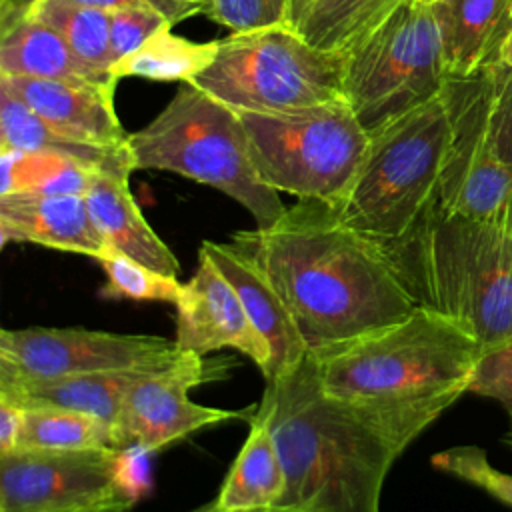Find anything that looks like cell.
Listing matches in <instances>:
<instances>
[{
	"instance_id": "52a82bcc",
	"label": "cell",
	"mask_w": 512,
	"mask_h": 512,
	"mask_svg": "<svg viewBox=\"0 0 512 512\" xmlns=\"http://www.w3.org/2000/svg\"><path fill=\"white\" fill-rule=\"evenodd\" d=\"M344 60L310 46L292 26L232 32L188 84L236 112H288L344 100Z\"/></svg>"
},
{
	"instance_id": "f35d334b",
	"label": "cell",
	"mask_w": 512,
	"mask_h": 512,
	"mask_svg": "<svg viewBox=\"0 0 512 512\" xmlns=\"http://www.w3.org/2000/svg\"><path fill=\"white\" fill-rule=\"evenodd\" d=\"M502 444H504V446H508V448L512 450V426H510V428H508V432L502 436Z\"/></svg>"
},
{
	"instance_id": "8fae6325",
	"label": "cell",
	"mask_w": 512,
	"mask_h": 512,
	"mask_svg": "<svg viewBox=\"0 0 512 512\" xmlns=\"http://www.w3.org/2000/svg\"><path fill=\"white\" fill-rule=\"evenodd\" d=\"M186 356L174 340L88 328H2L0 382L54 380L98 372H160Z\"/></svg>"
},
{
	"instance_id": "1f68e13d",
	"label": "cell",
	"mask_w": 512,
	"mask_h": 512,
	"mask_svg": "<svg viewBox=\"0 0 512 512\" xmlns=\"http://www.w3.org/2000/svg\"><path fill=\"white\" fill-rule=\"evenodd\" d=\"M294 0H206L202 12L232 32H256L292 24Z\"/></svg>"
},
{
	"instance_id": "6da1fadb",
	"label": "cell",
	"mask_w": 512,
	"mask_h": 512,
	"mask_svg": "<svg viewBox=\"0 0 512 512\" xmlns=\"http://www.w3.org/2000/svg\"><path fill=\"white\" fill-rule=\"evenodd\" d=\"M256 406L268 418L286 478L270 512H380L390 468L438 418L420 408L330 396L310 352L268 380Z\"/></svg>"
},
{
	"instance_id": "60d3db41",
	"label": "cell",
	"mask_w": 512,
	"mask_h": 512,
	"mask_svg": "<svg viewBox=\"0 0 512 512\" xmlns=\"http://www.w3.org/2000/svg\"><path fill=\"white\" fill-rule=\"evenodd\" d=\"M56 512H86V510H56Z\"/></svg>"
},
{
	"instance_id": "d6a6232c",
	"label": "cell",
	"mask_w": 512,
	"mask_h": 512,
	"mask_svg": "<svg viewBox=\"0 0 512 512\" xmlns=\"http://www.w3.org/2000/svg\"><path fill=\"white\" fill-rule=\"evenodd\" d=\"M172 26L174 22L164 12L148 6L120 8L110 12V46L114 64L138 50L160 30Z\"/></svg>"
},
{
	"instance_id": "277c9868",
	"label": "cell",
	"mask_w": 512,
	"mask_h": 512,
	"mask_svg": "<svg viewBox=\"0 0 512 512\" xmlns=\"http://www.w3.org/2000/svg\"><path fill=\"white\" fill-rule=\"evenodd\" d=\"M482 352L456 322L416 306L392 324L310 354L320 386L334 398L440 416L468 392Z\"/></svg>"
},
{
	"instance_id": "83f0119b",
	"label": "cell",
	"mask_w": 512,
	"mask_h": 512,
	"mask_svg": "<svg viewBox=\"0 0 512 512\" xmlns=\"http://www.w3.org/2000/svg\"><path fill=\"white\" fill-rule=\"evenodd\" d=\"M0 194H80L84 196L94 170L62 156L44 152L0 150Z\"/></svg>"
},
{
	"instance_id": "7402d4cb",
	"label": "cell",
	"mask_w": 512,
	"mask_h": 512,
	"mask_svg": "<svg viewBox=\"0 0 512 512\" xmlns=\"http://www.w3.org/2000/svg\"><path fill=\"white\" fill-rule=\"evenodd\" d=\"M0 150L44 152L76 160L94 172L130 176L134 172L130 148L98 146L60 134L32 108L0 88Z\"/></svg>"
},
{
	"instance_id": "ba28073f",
	"label": "cell",
	"mask_w": 512,
	"mask_h": 512,
	"mask_svg": "<svg viewBox=\"0 0 512 512\" xmlns=\"http://www.w3.org/2000/svg\"><path fill=\"white\" fill-rule=\"evenodd\" d=\"M238 116L260 178L298 200L338 204L370 140L344 100L288 112H238Z\"/></svg>"
},
{
	"instance_id": "4dcf8cb0",
	"label": "cell",
	"mask_w": 512,
	"mask_h": 512,
	"mask_svg": "<svg viewBox=\"0 0 512 512\" xmlns=\"http://www.w3.org/2000/svg\"><path fill=\"white\" fill-rule=\"evenodd\" d=\"M432 466L466 484H472L512 508V474L494 468L480 446H452L432 456Z\"/></svg>"
},
{
	"instance_id": "4fadbf2b",
	"label": "cell",
	"mask_w": 512,
	"mask_h": 512,
	"mask_svg": "<svg viewBox=\"0 0 512 512\" xmlns=\"http://www.w3.org/2000/svg\"><path fill=\"white\" fill-rule=\"evenodd\" d=\"M224 370L204 356L186 352V356L160 372L142 374L128 390L118 420L114 424L116 448H138L154 452L188 434L222 424L228 420H250L254 408L224 410L196 404L188 392L204 382L222 378Z\"/></svg>"
},
{
	"instance_id": "ac0fdd59",
	"label": "cell",
	"mask_w": 512,
	"mask_h": 512,
	"mask_svg": "<svg viewBox=\"0 0 512 512\" xmlns=\"http://www.w3.org/2000/svg\"><path fill=\"white\" fill-rule=\"evenodd\" d=\"M430 10L448 78L470 76L498 60L512 28V0H434Z\"/></svg>"
},
{
	"instance_id": "5b68a950",
	"label": "cell",
	"mask_w": 512,
	"mask_h": 512,
	"mask_svg": "<svg viewBox=\"0 0 512 512\" xmlns=\"http://www.w3.org/2000/svg\"><path fill=\"white\" fill-rule=\"evenodd\" d=\"M128 148L134 170L174 172L212 186L244 206L256 228L274 224L286 210L252 162L238 112L192 84H180L174 98L128 136Z\"/></svg>"
},
{
	"instance_id": "7a4b0ae2",
	"label": "cell",
	"mask_w": 512,
	"mask_h": 512,
	"mask_svg": "<svg viewBox=\"0 0 512 512\" xmlns=\"http://www.w3.org/2000/svg\"><path fill=\"white\" fill-rule=\"evenodd\" d=\"M262 266L308 352L408 316L412 300L382 242L350 228L322 200H298L266 228L232 236Z\"/></svg>"
},
{
	"instance_id": "8d00e7d4",
	"label": "cell",
	"mask_w": 512,
	"mask_h": 512,
	"mask_svg": "<svg viewBox=\"0 0 512 512\" xmlns=\"http://www.w3.org/2000/svg\"><path fill=\"white\" fill-rule=\"evenodd\" d=\"M38 0H0V28L24 16Z\"/></svg>"
},
{
	"instance_id": "d6986e66",
	"label": "cell",
	"mask_w": 512,
	"mask_h": 512,
	"mask_svg": "<svg viewBox=\"0 0 512 512\" xmlns=\"http://www.w3.org/2000/svg\"><path fill=\"white\" fill-rule=\"evenodd\" d=\"M128 180L130 176L110 172L94 174L84 194L94 224L110 248L156 272L178 276L180 262L176 254L144 218L130 192Z\"/></svg>"
},
{
	"instance_id": "e0dca14e",
	"label": "cell",
	"mask_w": 512,
	"mask_h": 512,
	"mask_svg": "<svg viewBox=\"0 0 512 512\" xmlns=\"http://www.w3.org/2000/svg\"><path fill=\"white\" fill-rule=\"evenodd\" d=\"M0 236L94 260L110 248L80 194H0Z\"/></svg>"
},
{
	"instance_id": "836d02e7",
	"label": "cell",
	"mask_w": 512,
	"mask_h": 512,
	"mask_svg": "<svg viewBox=\"0 0 512 512\" xmlns=\"http://www.w3.org/2000/svg\"><path fill=\"white\" fill-rule=\"evenodd\" d=\"M468 392L500 402L512 420V338L482 352Z\"/></svg>"
},
{
	"instance_id": "7c38bea8",
	"label": "cell",
	"mask_w": 512,
	"mask_h": 512,
	"mask_svg": "<svg viewBox=\"0 0 512 512\" xmlns=\"http://www.w3.org/2000/svg\"><path fill=\"white\" fill-rule=\"evenodd\" d=\"M444 100L450 114V142L436 204L456 216L512 232V166L492 150L474 74L448 78Z\"/></svg>"
},
{
	"instance_id": "7bdbcfd3",
	"label": "cell",
	"mask_w": 512,
	"mask_h": 512,
	"mask_svg": "<svg viewBox=\"0 0 512 512\" xmlns=\"http://www.w3.org/2000/svg\"><path fill=\"white\" fill-rule=\"evenodd\" d=\"M420 2H424V4H432L434 0H420Z\"/></svg>"
},
{
	"instance_id": "e575fe53",
	"label": "cell",
	"mask_w": 512,
	"mask_h": 512,
	"mask_svg": "<svg viewBox=\"0 0 512 512\" xmlns=\"http://www.w3.org/2000/svg\"><path fill=\"white\" fill-rule=\"evenodd\" d=\"M74 2L94 6V8H102L106 12H114V10H120V8L148 6V8L164 12L174 24L192 16V14H196V12H202L200 6L188 4L184 0H74Z\"/></svg>"
},
{
	"instance_id": "f546056e",
	"label": "cell",
	"mask_w": 512,
	"mask_h": 512,
	"mask_svg": "<svg viewBox=\"0 0 512 512\" xmlns=\"http://www.w3.org/2000/svg\"><path fill=\"white\" fill-rule=\"evenodd\" d=\"M482 124L494 154L512 166V66L490 62L474 72Z\"/></svg>"
},
{
	"instance_id": "74e56055",
	"label": "cell",
	"mask_w": 512,
	"mask_h": 512,
	"mask_svg": "<svg viewBox=\"0 0 512 512\" xmlns=\"http://www.w3.org/2000/svg\"><path fill=\"white\" fill-rule=\"evenodd\" d=\"M498 62L506 64V66H512V28L504 40V44L500 46V52H498Z\"/></svg>"
},
{
	"instance_id": "603a6c76",
	"label": "cell",
	"mask_w": 512,
	"mask_h": 512,
	"mask_svg": "<svg viewBox=\"0 0 512 512\" xmlns=\"http://www.w3.org/2000/svg\"><path fill=\"white\" fill-rule=\"evenodd\" d=\"M148 372H98L54 380L0 382V398L20 408H64L98 416L112 426L118 420L130 386Z\"/></svg>"
},
{
	"instance_id": "d4e9b609",
	"label": "cell",
	"mask_w": 512,
	"mask_h": 512,
	"mask_svg": "<svg viewBox=\"0 0 512 512\" xmlns=\"http://www.w3.org/2000/svg\"><path fill=\"white\" fill-rule=\"evenodd\" d=\"M170 30H160L138 50L116 62L112 68L114 80L136 76L154 82L188 84L212 64L218 52V40L192 42Z\"/></svg>"
},
{
	"instance_id": "484cf974",
	"label": "cell",
	"mask_w": 512,
	"mask_h": 512,
	"mask_svg": "<svg viewBox=\"0 0 512 512\" xmlns=\"http://www.w3.org/2000/svg\"><path fill=\"white\" fill-rule=\"evenodd\" d=\"M28 12L56 28L72 52L96 76L116 84L112 76L110 12L74 0H38Z\"/></svg>"
},
{
	"instance_id": "5bb4252c",
	"label": "cell",
	"mask_w": 512,
	"mask_h": 512,
	"mask_svg": "<svg viewBox=\"0 0 512 512\" xmlns=\"http://www.w3.org/2000/svg\"><path fill=\"white\" fill-rule=\"evenodd\" d=\"M176 308V338L180 350L206 356L208 352L234 348L250 358L266 376L270 350L252 326L246 310L216 264L198 250V266L184 282Z\"/></svg>"
},
{
	"instance_id": "ffe728a7",
	"label": "cell",
	"mask_w": 512,
	"mask_h": 512,
	"mask_svg": "<svg viewBox=\"0 0 512 512\" xmlns=\"http://www.w3.org/2000/svg\"><path fill=\"white\" fill-rule=\"evenodd\" d=\"M0 76L64 80L116 88L96 76L56 28L26 12L0 28Z\"/></svg>"
},
{
	"instance_id": "b9f144b4",
	"label": "cell",
	"mask_w": 512,
	"mask_h": 512,
	"mask_svg": "<svg viewBox=\"0 0 512 512\" xmlns=\"http://www.w3.org/2000/svg\"><path fill=\"white\" fill-rule=\"evenodd\" d=\"M300 2H304V0H294V6H298ZM292 12H294V10H292Z\"/></svg>"
},
{
	"instance_id": "2e32d148",
	"label": "cell",
	"mask_w": 512,
	"mask_h": 512,
	"mask_svg": "<svg viewBox=\"0 0 512 512\" xmlns=\"http://www.w3.org/2000/svg\"><path fill=\"white\" fill-rule=\"evenodd\" d=\"M0 88L64 136L98 146H128L130 134L118 120L114 88L24 76H0Z\"/></svg>"
},
{
	"instance_id": "3957f363",
	"label": "cell",
	"mask_w": 512,
	"mask_h": 512,
	"mask_svg": "<svg viewBox=\"0 0 512 512\" xmlns=\"http://www.w3.org/2000/svg\"><path fill=\"white\" fill-rule=\"evenodd\" d=\"M382 246L418 306L456 322L484 352L512 338V232L434 202Z\"/></svg>"
},
{
	"instance_id": "4316f807",
	"label": "cell",
	"mask_w": 512,
	"mask_h": 512,
	"mask_svg": "<svg viewBox=\"0 0 512 512\" xmlns=\"http://www.w3.org/2000/svg\"><path fill=\"white\" fill-rule=\"evenodd\" d=\"M22 414L18 450L116 448L114 426L98 416L50 406L22 408Z\"/></svg>"
},
{
	"instance_id": "30bf717a",
	"label": "cell",
	"mask_w": 512,
	"mask_h": 512,
	"mask_svg": "<svg viewBox=\"0 0 512 512\" xmlns=\"http://www.w3.org/2000/svg\"><path fill=\"white\" fill-rule=\"evenodd\" d=\"M128 450L0 454V512H126L140 494L128 468Z\"/></svg>"
},
{
	"instance_id": "9a60e30c",
	"label": "cell",
	"mask_w": 512,
	"mask_h": 512,
	"mask_svg": "<svg viewBox=\"0 0 512 512\" xmlns=\"http://www.w3.org/2000/svg\"><path fill=\"white\" fill-rule=\"evenodd\" d=\"M200 250L228 278L252 326L268 344L270 368L264 376V382L274 380L280 374L298 366L306 358L308 346L282 296L278 294L262 266L252 258V254L234 240H204L200 244Z\"/></svg>"
},
{
	"instance_id": "9c48e42d",
	"label": "cell",
	"mask_w": 512,
	"mask_h": 512,
	"mask_svg": "<svg viewBox=\"0 0 512 512\" xmlns=\"http://www.w3.org/2000/svg\"><path fill=\"white\" fill-rule=\"evenodd\" d=\"M446 80L430 4L402 0L346 54L342 98L372 134L440 96Z\"/></svg>"
},
{
	"instance_id": "44dd1931",
	"label": "cell",
	"mask_w": 512,
	"mask_h": 512,
	"mask_svg": "<svg viewBox=\"0 0 512 512\" xmlns=\"http://www.w3.org/2000/svg\"><path fill=\"white\" fill-rule=\"evenodd\" d=\"M284 484V466L268 418L256 406L248 420V436L212 502V512H270Z\"/></svg>"
},
{
	"instance_id": "f1b7e54d",
	"label": "cell",
	"mask_w": 512,
	"mask_h": 512,
	"mask_svg": "<svg viewBox=\"0 0 512 512\" xmlns=\"http://www.w3.org/2000/svg\"><path fill=\"white\" fill-rule=\"evenodd\" d=\"M96 260L106 276V282L100 288V294L106 298L176 304L182 294L184 282H178V276L156 272L114 248H108Z\"/></svg>"
},
{
	"instance_id": "ab89813d",
	"label": "cell",
	"mask_w": 512,
	"mask_h": 512,
	"mask_svg": "<svg viewBox=\"0 0 512 512\" xmlns=\"http://www.w3.org/2000/svg\"><path fill=\"white\" fill-rule=\"evenodd\" d=\"M184 2H188V4H194V6H204L206 4V0H184Z\"/></svg>"
},
{
	"instance_id": "8992f818",
	"label": "cell",
	"mask_w": 512,
	"mask_h": 512,
	"mask_svg": "<svg viewBox=\"0 0 512 512\" xmlns=\"http://www.w3.org/2000/svg\"><path fill=\"white\" fill-rule=\"evenodd\" d=\"M368 136L352 184L332 206L350 228L390 242L402 238L438 200L450 142L444 94Z\"/></svg>"
},
{
	"instance_id": "d590c367",
	"label": "cell",
	"mask_w": 512,
	"mask_h": 512,
	"mask_svg": "<svg viewBox=\"0 0 512 512\" xmlns=\"http://www.w3.org/2000/svg\"><path fill=\"white\" fill-rule=\"evenodd\" d=\"M22 420V408L0 398V454H10L18 450Z\"/></svg>"
},
{
	"instance_id": "cb8c5ba5",
	"label": "cell",
	"mask_w": 512,
	"mask_h": 512,
	"mask_svg": "<svg viewBox=\"0 0 512 512\" xmlns=\"http://www.w3.org/2000/svg\"><path fill=\"white\" fill-rule=\"evenodd\" d=\"M402 0H304L294 6L292 28L314 48L348 54Z\"/></svg>"
}]
</instances>
